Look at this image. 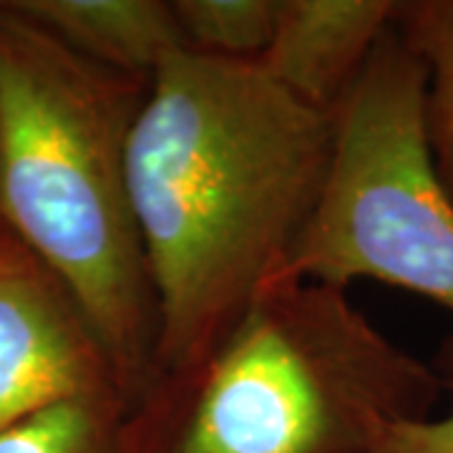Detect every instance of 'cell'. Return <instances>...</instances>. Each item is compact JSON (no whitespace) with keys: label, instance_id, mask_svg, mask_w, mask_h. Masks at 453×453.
Returning a JSON list of instances; mask_svg holds the SVG:
<instances>
[{"label":"cell","instance_id":"obj_6","mask_svg":"<svg viewBox=\"0 0 453 453\" xmlns=\"http://www.w3.org/2000/svg\"><path fill=\"white\" fill-rule=\"evenodd\" d=\"M398 0H277L257 65L290 96L333 113L395 23Z\"/></svg>","mask_w":453,"mask_h":453},{"label":"cell","instance_id":"obj_11","mask_svg":"<svg viewBox=\"0 0 453 453\" xmlns=\"http://www.w3.org/2000/svg\"><path fill=\"white\" fill-rule=\"evenodd\" d=\"M371 453H453V403L443 416L388 426Z\"/></svg>","mask_w":453,"mask_h":453},{"label":"cell","instance_id":"obj_9","mask_svg":"<svg viewBox=\"0 0 453 453\" xmlns=\"http://www.w3.org/2000/svg\"><path fill=\"white\" fill-rule=\"evenodd\" d=\"M131 403L94 393L49 405L0 434V453H127Z\"/></svg>","mask_w":453,"mask_h":453},{"label":"cell","instance_id":"obj_5","mask_svg":"<svg viewBox=\"0 0 453 453\" xmlns=\"http://www.w3.org/2000/svg\"><path fill=\"white\" fill-rule=\"evenodd\" d=\"M94 393L124 395L94 325L41 259L0 234V434Z\"/></svg>","mask_w":453,"mask_h":453},{"label":"cell","instance_id":"obj_12","mask_svg":"<svg viewBox=\"0 0 453 453\" xmlns=\"http://www.w3.org/2000/svg\"><path fill=\"white\" fill-rule=\"evenodd\" d=\"M0 234H8V226H5V219H3V199H0Z\"/></svg>","mask_w":453,"mask_h":453},{"label":"cell","instance_id":"obj_7","mask_svg":"<svg viewBox=\"0 0 453 453\" xmlns=\"http://www.w3.org/2000/svg\"><path fill=\"white\" fill-rule=\"evenodd\" d=\"M79 56L136 79H151L187 49L172 0H11Z\"/></svg>","mask_w":453,"mask_h":453},{"label":"cell","instance_id":"obj_3","mask_svg":"<svg viewBox=\"0 0 453 453\" xmlns=\"http://www.w3.org/2000/svg\"><path fill=\"white\" fill-rule=\"evenodd\" d=\"M446 390L348 292L280 277L204 356L131 405L127 453H371Z\"/></svg>","mask_w":453,"mask_h":453},{"label":"cell","instance_id":"obj_8","mask_svg":"<svg viewBox=\"0 0 453 453\" xmlns=\"http://www.w3.org/2000/svg\"><path fill=\"white\" fill-rule=\"evenodd\" d=\"M395 31L423 65L428 154L453 202V0H398Z\"/></svg>","mask_w":453,"mask_h":453},{"label":"cell","instance_id":"obj_10","mask_svg":"<svg viewBox=\"0 0 453 453\" xmlns=\"http://www.w3.org/2000/svg\"><path fill=\"white\" fill-rule=\"evenodd\" d=\"M277 0H172L184 46L222 61L257 64L265 53Z\"/></svg>","mask_w":453,"mask_h":453},{"label":"cell","instance_id":"obj_4","mask_svg":"<svg viewBox=\"0 0 453 453\" xmlns=\"http://www.w3.org/2000/svg\"><path fill=\"white\" fill-rule=\"evenodd\" d=\"M426 73L395 23L333 113L323 195L285 277L386 282L453 315V202L423 124ZM453 388V340L434 365Z\"/></svg>","mask_w":453,"mask_h":453},{"label":"cell","instance_id":"obj_2","mask_svg":"<svg viewBox=\"0 0 453 453\" xmlns=\"http://www.w3.org/2000/svg\"><path fill=\"white\" fill-rule=\"evenodd\" d=\"M149 83L83 58L0 0L3 219L81 305L131 405L157 375L159 342L127 169Z\"/></svg>","mask_w":453,"mask_h":453},{"label":"cell","instance_id":"obj_1","mask_svg":"<svg viewBox=\"0 0 453 453\" xmlns=\"http://www.w3.org/2000/svg\"><path fill=\"white\" fill-rule=\"evenodd\" d=\"M330 151L333 116L257 64L181 49L157 68L127 154L159 312L154 380L199 360L285 277Z\"/></svg>","mask_w":453,"mask_h":453}]
</instances>
